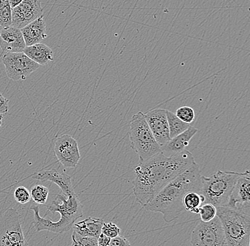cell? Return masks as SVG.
I'll return each instance as SVG.
<instances>
[{"label":"cell","instance_id":"cell-9","mask_svg":"<svg viewBox=\"0 0 250 246\" xmlns=\"http://www.w3.org/2000/svg\"><path fill=\"white\" fill-rule=\"evenodd\" d=\"M2 62L8 78L15 81L26 80L40 67L23 52L7 53Z\"/></svg>","mask_w":250,"mask_h":246},{"label":"cell","instance_id":"cell-10","mask_svg":"<svg viewBox=\"0 0 250 246\" xmlns=\"http://www.w3.org/2000/svg\"><path fill=\"white\" fill-rule=\"evenodd\" d=\"M54 153L59 162L66 168H75L81 159L77 141L69 134L56 137Z\"/></svg>","mask_w":250,"mask_h":246},{"label":"cell","instance_id":"cell-24","mask_svg":"<svg viewBox=\"0 0 250 246\" xmlns=\"http://www.w3.org/2000/svg\"><path fill=\"white\" fill-rule=\"evenodd\" d=\"M72 246H98V238L81 236L73 231Z\"/></svg>","mask_w":250,"mask_h":246},{"label":"cell","instance_id":"cell-16","mask_svg":"<svg viewBox=\"0 0 250 246\" xmlns=\"http://www.w3.org/2000/svg\"><path fill=\"white\" fill-rule=\"evenodd\" d=\"M26 46L41 43L48 37L46 34V22L43 15L40 16L32 22L21 29Z\"/></svg>","mask_w":250,"mask_h":246},{"label":"cell","instance_id":"cell-27","mask_svg":"<svg viewBox=\"0 0 250 246\" xmlns=\"http://www.w3.org/2000/svg\"><path fill=\"white\" fill-rule=\"evenodd\" d=\"M14 197L15 200L21 204H26L31 200L30 192L23 186H19L15 189Z\"/></svg>","mask_w":250,"mask_h":246},{"label":"cell","instance_id":"cell-30","mask_svg":"<svg viewBox=\"0 0 250 246\" xmlns=\"http://www.w3.org/2000/svg\"><path fill=\"white\" fill-rule=\"evenodd\" d=\"M9 100L2 95L0 93V114L7 113L9 111Z\"/></svg>","mask_w":250,"mask_h":246},{"label":"cell","instance_id":"cell-18","mask_svg":"<svg viewBox=\"0 0 250 246\" xmlns=\"http://www.w3.org/2000/svg\"><path fill=\"white\" fill-rule=\"evenodd\" d=\"M29 59L39 66H46L54 60V51L44 44H37L32 46L25 47L23 51Z\"/></svg>","mask_w":250,"mask_h":246},{"label":"cell","instance_id":"cell-28","mask_svg":"<svg viewBox=\"0 0 250 246\" xmlns=\"http://www.w3.org/2000/svg\"><path fill=\"white\" fill-rule=\"evenodd\" d=\"M120 231L121 230L116 224L112 223V222L103 224L101 230L102 233L108 236L110 239H113V238L120 236Z\"/></svg>","mask_w":250,"mask_h":246},{"label":"cell","instance_id":"cell-20","mask_svg":"<svg viewBox=\"0 0 250 246\" xmlns=\"http://www.w3.org/2000/svg\"><path fill=\"white\" fill-rule=\"evenodd\" d=\"M167 116L171 139L184 133L190 126V124L184 123L182 120H180L179 117L171 111H167Z\"/></svg>","mask_w":250,"mask_h":246},{"label":"cell","instance_id":"cell-33","mask_svg":"<svg viewBox=\"0 0 250 246\" xmlns=\"http://www.w3.org/2000/svg\"><path fill=\"white\" fill-rule=\"evenodd\" d=\"M3 115L0 114V128H1V125H2Z\"/></svg>","mask_w":250,"mask_h":246},{"label":"cell","instance_id":"cell-26","mask_svg":"<svg viewBox=\"0 0 250 246\" xmlns=\"http://www.w3.org/2000/svg\"><path fill=\"white\" fill-rule=\"evenodd\" d=\"M175 115L177 116L180 120L184 123L190 124L195 120V111L191 107L189 106H182L176 110Z\"/></svg>","mask_w":250,"mask_h":246},{"label":"cell","instance_id":"cell-22","mask_svg":"<svg viewBox=\"0 0 250 246\" xmlns=\"http://www.w3.org/2000/svg\"><path fill=\"white\" fill-rule=\"evenodd\" d=\"M12 8L8 0H0V26L2 28L12 26Z\"/></svg>","mask_w":250,"mask_h":246},{"label":"cell","instance_id":"cell-31","mask_svg":"<svg viewBox=\"0 0 250 246\" xmlns=\"http://www.w3.org/2000/svg\"><path fill=\"white\" fill-rule=\"evenodd\" d=\"M110 241V238L101 233L98 237V246H108Z\"/></svg>","mask_w":250,"mask_h":246},{"label":"cell","instance_id":"cell-8","mask_svg":"<svg viewBox=\"0 0 250 246\" xmlns=\"http://www.w3.org/2000/svg\"><path fill=\"white\" fill-rule=\"evenodd\" d=\"M193 246H228L223 225L218 216L209 222L202 221L192 231Z\"/></svg>","mask_w":250,"mask_h":246},{"label":"cell","instance_id":"cell-6","mask_svg":"<svg viewBox=\"0 0 250 246\" xmlns=\"http://www.w3.org/2000/svg\"><path fill=\"white\" fill-rule=\"evenodd\" d=\"M129 136L131 147L138 155L140 162L163 153L148 127L144 112H139L132 116L129 125Z\"/></svg>","mask_w":250,"mask_h":246},{"label":"cell","instance_id":"cell-5","mask_svg":"<svg viewBox=\"0 0 250 246\" xmlns=\"http://www.w3.org/2000/svg\"><path fill=\"white\" fill-rule=\"evenodd\" d=\"M217 216L223 225L228 246H250V216L240 210L218 206Z\"/></svg>","mask_w":250,"mask_h":246},{"label":"cell","instance_id":"cell-25","mask_svg":"<svg viewBox=\"0 0 250 246\" xmlns=\"http://www.w3.org/2000/svg\"><path fill=\"white\" fill-rule=\"evenodd\" d=\"M198 214L202 222H209L217 216V208L211 203H204L200 207Z\"/></svg>","mask_w":250,"mask_h":246},{"label":"cell","instance_id":"cell-11","mask_svg":"<svg viewBox=\"0 0 250 246\" xmlns=\"http://www.w3.org/2000/svg\"><path fill=\"white\" fill-rule=\"evenodd\" d=\"M167 111L156 108L145 113L148 127L159 146L164 147L169 142V128L167 120Z\"/></svg>","mask_w":250,"mask_h":246},{"label":"cell","instance_id":"cell-12","mask_svg":"<svg viewBox=\"0 0 250 246\" xmlns=\"http://www.w3.org/2000/svg\"><path fill=\"white\" fill-rule=\"evenodd\" d=\"M43 15L41 0H23L21 4L12 9V26L21 29Z\"/></svg>","mask_w":250,"mask_h":246},{"label":"cell","instance_id":"cell-21","mask_svg":"<svg viewBox=\"0 0 250 246\" xmlns=\"http://www.w3.org/2000/svg\"><path fill=\"white\" fill-rule=\"evenodd\" d=\"M205 198L200 193L191 192L186 194L184 198V206L189 212L198 214L199 208L204 203Z\"/></svg>","mask_w":250,"mask_h":246},{"label":"cell","instance_id":"cell-15","mask_svg":"<svg viewBox=\"0 0 250 246\" xmlns=\"http://www.w3.org/2000/svg\"><path fill=\"white\" fill-rule=\"evenodd\" d=\"M34 179L40 181H49L60 188L62 193L66 196L76 194L72 184L71 177L66 174L62 173L56 169L42 170L31 176Z\"/></svg>","mask_w":250,"mask_h":246},{"label":"cell","instance_id":"cell-14","mask_svg":"<svg viewBox=\"0 0 250 246\" xmlns=\"http://www.w3.org/2000/svg\"><path fill=\"white\" fill-rule=\"evenodd\" d=\"M26 46L21 29L10 26L0 31V47L4 52H23Z\"/></svg>","mask_w":250,"mask_h":246},{"label":"cell","instance_id":"cell-1","mask_svg":"<svg viewBox=\"0 0 250 246\" xmlns=\"http://www.w3.org/2000/svg\"><path fill=\"white\" fill-rule=\"evenodd\" d=\"M195 162L193 154L187 150L170 157L160 153L140 162L134 168L133 181V192L137 202L145 207L164 186Z\"/></svg>","mask_w":250,"mask_h":246},{"label":"cell","instance_id":"cell-2","mask_svg":"<svg viewBox=\"0 0 250 246\" xmlns=\"http://www.w3.org/2000/svg\"><path fill=\"white\" fill-rule=\"evenodd\" d=\"M201 176L199 166L195 162L164 186L144 208L147 211L161 213L167 223L173 222L185 210L184 198L186 194L191 192L201 194Z\"/></svg>","mask_w":250,"mask_h":246},{"label":"cell","instance_id":"cell-19","mask_svg":"<svg viewBox=\"0 0 250 246\" xmlns=\"http://www.w3.org/2000/svg\"><path fill=\"white\" fill-rule=\"evenodd\" d=\"M104 221L98 218L88 217L76 222L73 225V231L78 234L88 237L98 238L101 233Z\"/></svg>","mask_w":250,"mask_h":246},{"label":"cell","instance_id":"cell-7","mask_svg":"<svg viewBox=\"0 0 250 246\" xmlns=\"http://www.w3.org/2000/svg\"><path fill=\"white\" fill-rule=\"evenodd\" d=\"M0 246H26L21 218L14 208L0 216Z\"/></svg>","mask_w":250,"mask_h":246},{"label":"cell","instance_id":"cell-29","mask_svg":"<svg viewBox=\"0 0 250 246\" xmlns=\"http://www.w3.org/2000/svg\"><path fill=\"white\" fill-rule=\"evenodd\" d=\"M108 246H131V244L124 236H118L111 239Z\"/></svg>","mask_w":250,"mask_h":246},{"label":"cell","instance_id":"cell-23","mask_svg":"<svg viewBox=\"0 0 250 246\" xmlns=\"http://www.w3.org/2000/svg\"><path fill=\"white\" fill-rule=\"evenodd\" d=\"M31 198L38 204H45L48 200L49 189L43 185H35L30 191Z\"/></svg>","mask_w":250,"mask_h":246},{"label":"cell","instance_id":"cell-17","mask_svg":"<svg viewBox=\"0 0 250 246\" xmlns=\"http://www.w3.org/2000/svg\"><path fill=\"white\" fill-rule=\"evenodd\" d=\"M198 131V129L194 127H189L187 131L170 139L169 142L165 146L162 147V151L163 153L165 152V153L173 155L185 150L186 147L188 146L190 140L194 137Z\"/></svg>","mask_w":250,"mask_h":246},{"label":"cell","instance_id":"cell-3","mask_svg":"<svg viewBox=\"0 0 250 246\" xmlns=\"http://www.w3.org/2000/svg\"><path fill=\"white\" fill-rule=\"evenodd\" d=\"M34 212V224L36 231H48L56 233L68 232L73 228V224L83 216V205L76 194L66 196L62 193L57 194L55 200L48 206V211L55 214L59 213L60 219L53 222L51 219H45L39 214V207L31 206Z\"/></svg>","mask_w":250,"mask_h":246},{"label":"cell","instance_id":"cell-32","mask_svg":"<svg viewBox=\"0 0 250 246\" xmlns=\"http://www.w3.org/2000/svg\"><path fill=\"white\" fill-rule=\"evenodd\" d=\"M9 1V4L12 9L17 7L19 4H21L23 0H8Z\"/></svg>","mask_w":250,"mask_h":246},{"label":"cell","instance_id":"cell-4","mask_svg":"<svg viewBox=\"0 0 250 246\" xmlns=\"http://www.w3.org/2000/svg\"><path fill=\"white\" fill-rule=\"evenodd\" d=\"M244 172L218 170L210 177L201 176V194L204 203H209L215 207L228 206L234 185Z\"/></svg>","mask_w":250,"mask_h":246},{"label":"cell","instance_id":"cell-13","mask_svg":"<svg viewBox=\"0 0 250 246\" xmlns=\"http://www.w3.org/2000/svg\"><path fill=\"white\" fill-rule=\"evenodd\" d=\"M250 175L249 170L245 171L244 175L238 179L231 193L227 206L250 214Z\"/></svg>","mask_w":250,"mask_h":246}]
</instances>
